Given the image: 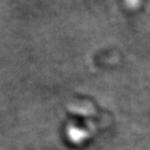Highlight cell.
Returning a JSON list of instances; mask_svg holds the SVG:
<instances>
[{
    "label": "cell",
    "mask_w": 150,
    "mask_h": 150,
    "mask_svg": "<svg viewBox=\"0 0 150 150\" xmlns=\"http://www.w3.org/2000/svg\"><path fill=\"white\" fill-rule=\"evenodd\" d=\"M68 134H69L70 139L75 142H81V140H82V139L84 138V132L78 128H71L69 130Z\"/></svg>",
    "instance_id": "1"
},
{
    "label": "cell",
    "mask_w": 150,
    "mask_h": 150,
    "mask_svg": "<svg viewBox=\"0 0 150 150\" xmlns=\"http://www.w3.org/2000/svg\"><path fill=\"white\" fill-rule=\"evenodd\" d=\"M126 5L129 8H137L139 4V0H125Z\"/></svg>",
    "instance_id": "2"
}]
</instances>
